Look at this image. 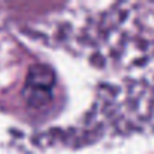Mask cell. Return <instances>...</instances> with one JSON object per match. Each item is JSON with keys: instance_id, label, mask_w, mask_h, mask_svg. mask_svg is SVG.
Segmentation results:
<instances>
[{"instance_id": "obj_1", "label": "cell", "mask_w": 154, "mask_h": 154, "mask_svg": "<svg viewBox=\"0 0 154 154\" xmlns=\"http://www.w3.org/2000/svg\"><path fill=\"white\" fill-rule=\"evenodd\" d=\"M53 80H54V77L47 68L36 66L35 72L30 74L29 80H27V89H26L27 95L35 103L39 101L41 98H45L53 86Z\"/></svg>"}]
</instances>
